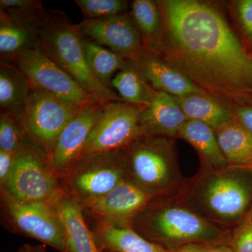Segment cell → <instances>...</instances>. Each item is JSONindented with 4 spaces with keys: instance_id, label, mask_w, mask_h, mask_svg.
Returning <instances> with one entry per match:
<instances>
[{
    "instance_id": "obj_1",
    "label": "cell",
    "mask_w": 252,
    "mask_h": 252,
    "mask_svg": "<svg viewBox=\"0 0 252 252\" xmlns=\"http://www.w3.org/2000/svg\"><path fill=\"white\" fill-rule=\"evenodd\" d=\"M157 1L163 31L145 49L233 114L252 105V53L220 10L199 0Z\"/></svg>"
},
{
    "instance_id": "obj_2",
    "label": "cell",
    "mask_w": 252,
    "mask_h": 252,
    "mask_svg": "<svg viewBox=\"0 0 252 252\" xmlns=\"http://www.w3.org/2000/svg\"><path fill=\"white\" fill-rule=\"evenodd\" d=\"M170 198L222 228L232 230L245 220L252 204L249 166L200 167Z\"/></svg>"
},
{
    "instance_id": "obj_3",
    "label": "cell",
    "mask_w": 252,
    "mask_h": 252,
    "mask_svg": "<svg viewBox=\"0 0 252 252\" xmlns=\"http://www.w3.org/2000/svg\"><path fill=\"white\" fill-rule=\"evenodd\" d=\"M132 228L170 252L189 244L229 243L232 230L209 221L169 196L154 199Z\"/></svg>"
},
{
    "instance_id": "obj_4",
    "label": "cell",
    "mask_w": 252,
    "mask_h": 252,
    "mask_svg": "<svg viewBox=\"0 0 252 252\" xmlns=\"http://www.w3.org/2000/svg\"><path fill=\"white\" fill-rule=\"evenodd\" d=\"M36 32L39 49L99 104L122 101L115 91L102 85L91 72L84 55L79 25L74 24L61 11L46 10Z\"/></svg>"
},
{
    "instance_id": "obj_5",
    "label": "cell",
    "mask_w": 252,
    "mask_h": 252,
    "mask_svg": "<svg viewBox=\"0 0 252 252\" xmlns=\"http://www.w3.org/2000/svg\"><path fill=\"white\" fill-rule=\"evenodd\" d=\"M124 155L127 179L155 196L175 195L187 180L179 167L175 138L142 135Z\"/></svg>"
},
{
    "instance_id": "obj_6",
    "label": "cell",
    "mask_w": 252,
    "mask_h": 252,
    "mask_svg": "<svg viewBox=\"0 0 252 252\" xmlns=\"http://www.w3.org/2000/svg\"><path fill=\"white\" fill-rule=\"evenodd\" d=\"M59 179L50 168L45 151L26 139L1 193L23 202L56 203L62 195Z\"/></svg>"
},
{
    "instance_id": "obj_7",
    "label": "cell",
    "mask_w": 252,
    "mask_h": 252,
    "mask_svg": "<svg viewBox=\"0 0 252 252\" xmlns=\"http://www.w3.org/2000/svg\"><path fill=\"white\" fill-rule=\"evenodd\" d=\"M60 179L63 190L81 205L100 198L127 180L124 151L83 158Z\"/></svg>"
},
{
    "instance_id": "obj_8",
    "label": "cell",
    "mask_w": 252,
    "mask_h": 252,
    "mask_svg": "<svg viewBox=\"0 0 252 252\" xmlns=\"http://www.w3.org/2000/svg\"><path fill=\"white\" fill-rule=\"evenodd\" d=\"M86 105L32 89L21 114L28 138L44 149L49 157L64 127Z\"/></svg>"
},
{
    "instance_id": "obj_9",
    "label": "cell",
    "mask_w": 252,
    "mask_h": 252,
    "mask_svg": "<svg viewBox=\"0 0 252 252\" xmlns=\"http://www.w3.org/2000/svg\"><path fill=\"white\" fill-rule=\"evenodd\" d=\"M143 108L123 100L106 104L81 159L95 154L122 152L128 148L144 135L141 125Z\"/></svg>"
},
{
    "instance_id": "obj_10",
    "label": "cell",
    "mask_w": 252,
    "mask_h": 252,
    "mask_svg": "<svg viewBox=\"0 0 252 252\" xmlns=\"http://www.w3.org/2000/svg\"><path fill=\"white\" fill-rule=\"evenodd\" d=\"M1 201L15 231L60 252H66L65 229L58 210V201L23 202L4 194H1Z\"/></svg>"
},
{
    "instance_id": "obj_11",
    "label": "cell",
    "mask_w": 252,
    "mask_h": 252,
    "mask_svg": "<svg viewBox=\"0 0 252 252\" xmlns=\"http://www.w3.org/2000/svg\"><path fill=\"white\" fill-rule=\"evenodd\" d=\"M8 63H13L24 73L32 89L74 103L99 104L39 48L22 51Z\"/></svg>"
},
{
    "instance_id": "obj_12",
    "label": "cell",
    "mask_w": 252,
    "mask_h": 252,
    "mask_svg": "<svg viewBox=\"0 0 252 252\" xmlns=\"http://www.w3.org/2000/svg\"><path fill=\"white\" fill-rule=\"evenodd\" d=\"M156 198L127 179L108 193L81 206L97 220L120 228H132L137 217Z\"/></svg>"
},
{
    "instance_id": "obj_13",
    "label": "cell",
    "mask_w": 252,
    "mask_h": 252,
    "mask_svg": "<svg viewBox=\"0 0 252 252\" xmlns=\"http://www.w3.org/2000/svg\"><path fill=\"white\" fill-rule=\"evenodd\" d=\"M81 34L122 56L134 61L145 49L143 39L128 13L79 23Z\"/></svg>"
},
{
    "instance_id": "obj_14",
    "label": "cell",
    "mask_w": 252,
    "mask_h": 252,
    "mask_svg": "<svg viewBox=\"0 0 252 252\" xmlns=\"http://www.w3.org/2000/svg\"><path fill=\"white\" fill-rule=\"evenodd\" d=\"M104 106L88 104L61 132L49 157L50 168L58 178L67 174L80 160L91 132L103 112Z\"/></svg>"
},
{
    "instance_id": "obj_15",
    "label": "cell",
    "mask_w": 252,
    "mask_h": 252,
    "mask_svg": "<svg viewBox=\"0 0 252 252\" xmlns=\"http://www.w3.org/2000/svg\"><path fill=\"white\" fill-rule=\"evenodd\" d=\"M188 120L177 97L161 91H156L152 102L141 114L144 135L177 138Z\"/></svg>"
},
{
    "instance_id": "obj_16",
    "label": "cell",
    "mask_w": 252,
    "mask_h": 252,
    "mask_svg": "<svg viewBox=\"0 0 252 252\" xmlns=\"http://www.w3.org/2000/svg\"><path fill=\"white\" fill-rule=\"evenodd\" d=\"M154 90L176 97L194 94H204L182 73L152 51L144 49L133 61Z\"/></svg>"
},
{
    "instance_id": "obj_17",
    "label": "cell",
    "mask_w": 252,
    "mask_h": 252,
    "mask_svg": "<svg viewBox=\"0 0 252 252\" xmlns=\"http://www.w3.org/2000/svg\"><path fill=\"white\" fill-rule=\"evenodd\" d=\"M66 235V252H103L86 223L81 204L63 191L57 203Z\"/></svg>"
},
{
    "instance_id": "obj_18",
    "label": "cell",
    "mask_w": 252,
    "mask_h": 252,
    "mask_svg": "<svg viewBox=\"0 0 252 252\" xmlns=\"http://www.w3.org/2000/svg\"><path fill=\"white\" fill-rule=\"evenodd\" d=\"M99 248L105 252H171L144 238L132 228H120L97 220L94 230Z\"/></svg>"
},
{
    "instance_id": "obj_19",
    "label": "cell",
    "mask_w": 252,
    "mask_h": 252,
    "mask_svg": "<svg viewBox=\"0 0 252 252\" xmlns=\"http://www.w3.org/2000/svg\"><path fill=\"white\" fill-rule=\"evenodd\" d=\"M177 137L187 141L195 149L201 167L221 168L229 165L220 150L216 131L211 126L188 120L181 127Z\"/></svg>"
},
{
    "instance_id": "obj_20",
    "label": "cell",
    "mask_w": 252,
    "mask_h": 252,
    "mask_svg": "<svg viewBox=\"0 0 252 252\" xmlns=\"http://www.w3.org/2000/svg\"><path fill=\"white\" fill-rule=\"evenodd\" d=\"M38 48L39 41L36 28L0 10L1 61L8 62L22 51Z\"/></svg>"
},
{
    "instance_id": "obj_21",
    "label": "cell",
    "mask_w": 252,
    "mask_h": 252,
    "mask_svg": "<svg viewBox=\"0 0 252 252\" xmlns=\"http://www.w3.org/2000/svg\"><path fill=\"white\" fill-rule=\"evenodd\" d=\"M31 86L27 77L14 64L1 61L0 108L1 112L21 114L26 107Z\"/></svg>"
},
{
    "instance_id": "obj_22",
    "label": "cell",
    "mask_w": 252,
    "mask_h": 252,
    "mask_svg": "<svg viewBox=\"0 0 252 252\" xmlns=\"http://www.w3.org/2000/svg\"><path fill=\"white\" fill-rule=\"evenodd\" d=\"M177 98L189 120L204 123L215 130L236 119L226 107L206 94H194Z\"/></svg>"
},
{
    "instance_id": "obj_23",
    "label": "cell",
    "mask_w": 252,
    "mask_h": 252,
    "mask_svg": "<svg viewBox=\"0 0 252 252\" xmlns=\"http://www.w3.org/2000/svg\"><path fill=\"white\" fill-rule=\"evenodd\" d=\"M215 131L220 150L229 165H252V134L237 119Z\"/></svg>"
},
{
    "instance_id": "obj_24",
    "label": "cell",
    "mask_w": 252,
    "mask_h": 252,
    "mask_svg": "<svg viewBox=\"0 0 252 252\" xmlns=\"http://www.w3.org/2000/svg\"><path fill=\"white\" fill-rule=\"evenodd\" d=\"M111 87L122 100L142 107L151 103L156 92L133 61H127L114 76Z\"/></svg>"
},
{
    "instance_id": "obj_25",
    "label": "cell",
    "mask_w": 252,
    "mask_h": 252,
    "mask_svg": "<svg viewBox=\"0 0 252 252\" xmlns=\"http://www.w3.org/2000/svg\"><path fill=\"white\" fill-rule=\"evenodd\" d=\"M83 47L91 72L102 85L111 89L113 78L125 67L127 61L84 36Z\"/></svg>"
},
{
    "instance_id": "obj_26",
    "label": "cell",
    "mask_w": 252,
    "mask_h": 252,
    "mask_svg": "<svg viewBox=\"0 0 252 252\" xmlns=\"http://www.w3.org/2000/svg\"><path fill=\"white\" fill-rule=\"evenodd\" d=\"M130 14L140 32L145 47L161 36L163 21L157 1L135 0L131 4Z\"/></svg>"
},
{
    "instance_id": "obj_27",
    "label": "cell",
    "mask_w": 252,
    "mask_h": 252,
    "mask_svg": "<svg viewBox=\"0 0 252 252\" xmlns=\"http://www.w3.org/2000/svg\"><path fill=\"white\" fill-rule=\"evenodd\" d=\"M27 138L21 114L1 112L0 150L15 153Z\"/></svg>"
},
{
    "instance_id": "obj_28",
    "label": "cell",
    "mask_w": 252,
    "mask_h": 252,
    "mask_svg": "<svg viewBox=\"0 0 252 252\" xmlns=\"http://www.w3.org/2000/svg\"><path fill=\"white\" fill-rule=\"evenodd\" d=\"M0 10L36 28L46 12L42 2L36 0H1Z\"/></svg>"
},
{
    "instance_id": "obj_29",
    "label": "cell",
    "mask_w": 252,
    "mask_h": 252,
    "mask_svg": "<svg viewBox=\"0 0 252 252\" xmlns=\"http://www.w3.org/2000/svg\"><path fill=\"white\" fill-rule=\"evenodd\" d=\"M84 20H94L124 14L129 9L124 0H76Z\"/></svg>"
},
{
    "instance_id": "obj_30",
    "label": "cell",
    "mask_w": 252,
    "mask_h": 252,
    "mask_svg": "<svg viewBox=\"0 0 252 252\" xmlns=\"http://www.w3.org/2000/svg\"><path fill=\"white\" fill-rule=\"evenodd\" d=\"M229 245L234 252H252V221L248 217L232 229Z\"/></svg>"
},
{
    "instance_id": "obj_31",
    "label": "cell",
    "mask_w": 252,
    "mask_h": 252,
    "mask_svg": "<svg viewBox=\"0 0 252 252\" xmlns=\"http://www.w3.org/2000/svg\"><path fill=\"white\" fill-rule=\"evenodd\" d=\"M235 17L245 40L252 44V0H238L233 2Z\"/></svg>"
},
{
    "instance_id": "obj_32",
    "label": "cell",
    "mask_w": 252,
    "mask_h": 252,
    "mask_svg": "<svg viewBox=\"0 0 252 252\" xmlns=\"http://www.w3.org/2000/svg\"><path fill=\"white\" fill-rule=\"evenodd\" d=\"M16 153L0 150V186L4 187L12 170Z\"/></svg>"
},
{
    "instance_id": "obj_33",
    "label": "cell",
    "mask_w": 252,
    "mask_h": 252,
    "mask_svg": "<svg viewBox=\"0 0 252 252\" xmlns=\"http://www.w3.org/2000/svg\"><path fill=\"white\" fill-rule=\"evenodd\" d=\"M235 119L252 134V105H244L235 109Z\"/></svg>"
},
{
    "instance_id": "obj_34",
    "label": "cell",
    "mask_w": 252,
    "mask_h": 252,
    "mask_svg": "<svg viewBox=\"0 0 252 252\" xmlns=\"http://www.w3.org/2000/svg\"><path fill=\"white\" fill-rule=\"evenodd\" d=\"M204 252H234L229 243L212 244L203 245Z\"/></svg>"
},
{
    "instance_id": "obj_35",
    "label": "cell",
    "mask_w": 252,
    "mask_h": 252,
    "mask_svg": "<svg viewBox=\"0 0 252 252\" xmlns=\"http://www.w3.org/2000/svg\"><path fill=\"white\" fill-rule=\"evenodd\" d=\"M18 252H48L44 245H33L31 244H24L23 245Z\"/></svg>"
},
{
    "instance_id": "obj_36",
    "label": "cell",
    "mask_w": 252,
    "mask_h": 252,
    "mask_svg": "<svg viewBox=\"0 0 252 252\" xmlns=\"http://www.w3.org/2000/svg\"><path fill=\"white\" fill-rule=\"evenodd\" d=\"M171 252H204L203 245L198 244H189L177 249Z\"/></svg>"
},
{
    "instance_id": "obj_37",
    "label": "cell",
    "mask_w": 252,
    "mask_h": 252,
    "mask_svg": "<svg viewBox=\"0 0 252 252\" xmlns=\"http://www.w3.org/2000/svg\"><path fill=\"white\" fill-rule=\"evenodd\" d=\"M248 218L250 219V220L252 221V204L251 205V207H250V211H249L248 215L246 216Z\"/></svg>"
},
{
    "instance_id": "obj_38",
    "label": "cell",
    "mask_w": 252,
    "mask_h": 252,
    "mask_svg": "<svg viewBox=\"0 0 252 252\" xmlns=\"http://www.w3.org/2000/svg\"><path fill=\"white\" fill-rule=\"evenodd\" d=\"M249 167H250V168H251V169H252V165H250V166H249Z\"/></svg>"
},
{
    "instance_id": "obj_39",
    "label": "cell",
    "mask_w": 252,
    "mask_h": 252,
    "mask_svg": "<svg viewBox=\"0 0 252 252\" xmlns=\"http://www.w3.org/2000/svg\"></svg>"
}]
</instances>
